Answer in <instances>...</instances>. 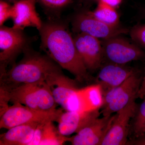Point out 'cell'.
I'll list each match as a JSON object with an SVG mask.
<instances>
[{
  "label": "cell",
  "mask_w": 145,
  "mask_h": 145,
  "mask_svg": "<svg viewBox=\"0 0 145 145\" xmlns=\"http://www.w3.org/2000/svg\"><path fill=\"white\" fill-rule=\"evenodd\" d=\"M73 38L78 54L89 72H94L101 68L104 54L99 39L83 33L75 34Z\"/></svg>",
  "instance_id": "cell-10"
},
{
  "label": "cell",
  "mask_w": 145,
  "mask_h": 145,
  "mask_svg": "<svg viewBox=\"0 0 145 145\" xmlns=\"http://www.w3.org/2000/svg\"><path fill=\"white\" fill-rule=\"evenodd\" d=\"M13 5L1 0L0 1V26L3 25L6 21L11 18Z\"/></svg>",
  "instance_id": "cell-23"
},
{
  "label": "cell",
  "mask_w": 145,
  "mask_h": 145,
  "mask_svg": "<svg viewBox=\"0 0 145 145\" xmlns=\"http://www.w3.org/2000/svg\"><path fill=\"white\" fill-rule=\"evenodd\" d=\"M137 99H145V68L143 75L142 80L140 86V89L137 95Z\"/></svg>",
  "instance_id": "cell-25"
},
{
  "label": "cell",
  "mask_w": 145,
  "mask_h": 145,
  "mask_svg": "<svg viewBox=\"0 0 145 145\" xmlns=\"http://www.w3.org/2000/svg\"><path fill=\"white\" fill-rule=\"evenodd\" d=\"M102 1L110 5L116 7L121 3L122 0H102Z\"/></svg>",
  "instance_id": "cell-27"
},
{
  "label": "cell",
  "mask_w": 145,
  "mask_h": 145,
  "mask_svg": "<svg viewBox=\"0 0 145 145\" xmlns=\"http://www.w3.org/2000/svg\"><path fill=\"white\" fill-rule=\"evenodd\" d=\"M40 123H33L13 127L1 135V145H29L36 127Z\"/></svg>",
  "instance_id": "cell-17"
},
{
  "label": "cell",
  "mask_w": 145,
  "mask_h": 145,
  "mask_svg": "<svg viewBox=\"0 0 145 145\" xmlns=\"http://www.w3.org/2000/svg\"><path fill=\"white\" fill-rule=\"evenodd\" d=\"M96 8L91 13L95 18L112 26H120L119 16L116 7L102 0H99Z\"/></svg>",
  "instance_id": "cell-18"
},
{
  "label": "cell",
  "mask_w": 145,
  "mask_h": 145,
  "mask_svg": "<svg viewBox=\"0 0 145 145\" xmlns=\"http://www.w3.org/2000/svg\"><path fill=\"white\" fill-rule=\"evenodd\" d=\"M142 78L143 76L137 71L121 85L105 94L100 109L103 116L114 114L126 106L133 99H137Z\"/></svg>",
  "instance_id": "cell-6"
},
{
  "label": "cell",
  "mask_w": 145,
  "mask_h": 145,
  "mask_svg": "<svg viewBox=\"0 0 145 145\" xmlns=\"http://www.w3.org/2000/svg\"><path fill=\"white\" fill-rule=\"evenodd\" d=\"M77 82L66 76L61 69L53 72L46 82L49 86L54 101L64 109L69 97L79 88Z\"/></svg>",
  "instance_id": "cell-16"
},
{
  "label": "cell",
  "mask_w": 145,
  "mask_h": 145,
  "mask_svg": "<svg viewBox=\"0 0 145 145\" xmlns=\"http://www.w3.org/2000/svg\"><path fill=\"white\" fill-rule=\"evenodd\" d=\"M40 48L57 64L75 77L78 82L91 80L89 73L78 54L73 36L67 24L61 18L43 22L39 30Z\"/></svg>",
  "instance_id": "cell-1"
},
{
  "label": "cell",
  "mask_w": 145,
  "mask_h": 145,
  "mask_svg": "<svg viewBox=\"0 0 145 145\" xmlns=\"http://www.w3.org/2000/svg\"><path fill=\"white\" fill-rule=\"evenodd\" d=\"M72 30L75 34L83 33L105 40L129 32L121 26H112L98 20L91 11L85 9L77 12L71 19Z\"/></svg>",
  "instance_id": "cell-7"
},
{
  "label": "cell",
  "mask_w": 145,
  "mask_h": 145,
  "mask_svg": "<svg viewBox=\"0 0 145 145\" xmlns=\"http://www.w3.org/2000/svg\"><path fill=\"white\" fill-rule=\"evenodd\" d=\"M45 123H41L38 125L34 132V136L29 145H40L41 138L42 130Z\"/></svg>",
  "instance_id": "cell-24"
},
{
  "label": "cell",
  "mask_w": 145,
  "mask_h": 145,
  "mask_svg": "<svg viewBox=\"0 0 145 145\" xmlns=\"http://www.w3.org/2000/svg\"><path fill=\"white\" fill-rule=\"evenodd\" d=\"M43 8L48 20L61 18L62 13L73 2V0H36Z\"/></svg>",
  "instance_id": "cell-19"
},
{
  "label": "cell",
  "mask_w": 145,
  "mask_h": 145,
  "mask_svg": "<svg viewBox=\"0 0 145 145\" xmlns=\"http://www.w3.org/2000/svg\"></svg>",
  "instance_id": "cell-31"
},
{
  "label": "cell",
  "mask_w": 145,
  "mask_h": 145,
  "mask_svg": "<svg viewBox=\"0 0 145 145\" xmlns=\"http://www.w3.org/2000/svg\"><path fill=\"white\" fill-rule=\"evenodd\" d=\"M1 108L10 102L18 103L30 108L45 112L57 110V105L49 86L46 82L22 85L9 90L0 89Z\"/></svg>",
  "instance_id": "cell-3"
},
{
  "label": "cell",
  "mask_w": 145,
  "mask_h": 145,
  "mask_svg": "<svg viewBox=\"0 0 145 145\" xmlns=\"http://www.w3.org/2000/svg\"><path fill=\"white\" fill-rule=\"evenodd\" d=\"M96 82L101 86L103 96L121 85L137 70L126 65L109 63L101 66Z\"/></svg>",
  "instance_id": "cell-13"
},
{
  "label": "cell",
  "mask_w": 145,
  "mask_h": 145,
  "mask_svg": "<svg viewBox=\"0 0 145 145\" xmlns=\"http://www.w3.org/2000/svg\"><path fill=\"white\" fill-rule=\"evenodd\" d=\"M114 117V114L98 117L76 135L70 137L69 142L72 145H100L103 140Z\"/></svg>",
  "instance_id": "cell-12"
},
{
  "label": "cell",
  "mask_w": 145,
  "mask_h": 145,
  "mask_svg": "<svg viewBox=\"0 0 145 145\" xmlns=\"http://www.w3.org/2000/svg\"><path fill=\"white\" fill-rule=\"evenodd\" d=\"M2 1L7 2L11 4H13L20 1V0H2Z\"/></svg>",
  "instance_id": "cell-30"
},
{
  "label": "cell",
  "mask_w": 145,
  "mask_h": 145,
  "mask_svg": "<svg viewBox=\"0 0 145 145\" xmlns=\"http://www.w3.org/2000/svg\"><path fill=\"white\" fill-rule=\"evenodd\" d=\"M101 114L100 109L86 112L66 111L59 119L58 130L66 136L77 133Z\"/></svg>",
  "instance_id": "cell-15"
},
{
  "label": "cell",
  "mask_w": 145,
  "mask_h": 145,
  "mask_svg": "<svg viewBox=\"0 0 145 145\" xmlns=\"http://www.w3.org/2000/svg\"><path fill=\"white\" fill-rule=\"evenodd\" d=\"M133 99L126 106L114 114L113 121L101 145H126L129 135L131 123L137 105Z\"/></svg>",
  "instance_id": "cell-9"
},
{
  "label": "cell",
  "mask_w": 145,
  "mask_h": 145,
  "mask_svg": "<svg viewBox=\"0 0 145 145\" xmlns=\"http://www.w3.org/2000/svg\"><path fill=\"white\" fill-rule=\"evenodd\" d=\"M23 54L20 61L14 63L0 77L1 89L9 90L22 85L46 82L53 72L62 69L49 56L36 52L31 47Z\"/></svg>",
  "instance_id": "cell-2"
},
{
  "label": "cell",
  "mask_w": 145,
  "mask_h": 145,
  "mask_svg": "<svg viewBox=\"0 0 145 145\" xmlns=\"http://www.w3.org/2000/svg\"><path fill=\"white\" fill-rule=\"evenodd\" d=\"M53 122L48 121L44 124L40 145H61L69 142L70 137L62 135Z\"/></svg>",
  "instance_id": "cell-20"
},
{
  "label": "cell",
  "mask_w": 145,
  "mask_h": 145,
  "mask_svg": "<svg viewBox=\"0 0 145 145\" xmlns=\"http://www.w3.org/2000/svg\"><path fill=\"white\" fill-rule=\"evenodd\" d=\"M0 77L7 71L9 65L15 63L21 53L31 47L36 40L28 36L23 29L5 25L0 26Z\"/></svg>",
  "instance_id": "cell-4"
},
{
  "label": "cell",
  "mask_w": 145,
  "mask_h": 145,
  "mask_svg": "<svg viewBox=\"0 0 145 145\" xmlns=\"http://www.w3.org/2000/svg\"><path fill=\"white\" fill-rule=\"evenodd\" d=\"M126 145H145V134L138 138L128 141Z\"/></svg>",
  "instance_id": "cell-26"
},
{
  "label": "cell",
  "mask_w": 145,
  "mask_h": 145,
  "mask_svg": "<svg viewBox=\"0 0 145 145\" xmlns=\"http://www.w3.org/2000/svg\"><path fill=\"white\" fill-rule=\"evenodd\" d=\"M37 3L36 0H20L13 4V27L23 30L27 27L40 29L43 22L36 11Z\"/></svg>",
  "instance_id": "cell-14"
},
{
  "label": "cell",
  "mask_w": 145,
  "mask_h": 145,
  "mask_svg": "<svg viewBox=\"0 0 145 145\" xmlns=\"http://www.w3.org/2000/svg\"><path fill=\"white\" fill-rule=\"evenodd\" d=\"M103 96L98 84L91 85L75 90L68 100L65 111L86 112L100 110Z\"/></svg>",
  "instance_id": "cell-11"
},
{
  "label": "cell",
  "mask_w": 145,
  "mask_h": 145,
  "mask_svg": "<svg viewBox=\"0 0 145 145\" xmlns=\"http://www.w3.org/2000/svg\"><path fill=\"white\" fill-rule=\"evenodd\" d=\"M129 33L133 42L145 50V24L135 25Z\"/></svg>",
  "instance_id": "cell-22"
},
{
  "label": "cell",
  "mask_w": 145,
  "mask_h": 145,
  "mask_svg": "<svg viewBox=\"0 0 145 145\" xmlns=\"http://www.w3.org/2000/svg\"><path fill=\"white\" fill-rule=\"evenodd\" d=\"M63 112L61 109L52 112L42 111L16 103L1 113L0 128L8 129L20 125L33 123L58 122Z\"/></svg>",
  "instance_id": "cell-5"
},
{
  "label": "cell",
  "mask_w": 145,
  "mask_h": 145,
  "mask_svg": "<svg viewBox=\"0 0 145 145\" xmlns=\"http://www.w3.org/2000/svg\"><path fill=\"white\" fill-rule=\"evenodd\" d=\"M104 58L110 63L126 65L133 61H145V51L133 42L114 36L102 42Z\"/></svg>",
  "instance_id": "cell-8"
},
{
  "label": "cell",
  "mask_w": 145,
  "mask_h": 145,
  "mask_svg": "<svg viewBox=\"0 0 145 145\" xmlns=\"http://www.w3.org/2000/svg\"><path fill=\"white\" fill-rule=\"evenodd\" d=\"M99 0H80V1L86 7L89 6L93 5V3L98 2Z\"/></svg>",
  "instance_id": "cell-28"
},
{
  "label": "cell",
  "mask_w": 145,
  "mask_h": 145,
  "mask_svg": "<svg viewBox=\"0 0 145 145\" xmlns=\"http://www.w3.org/2000/svg\"><path fill=\"white\" fill-rule=\"evenodd\" d=\"M137 105L135 115L131 123L129 136L130 140L136 139L145 134V99Z\"/></svg>",
  "instance_id": "cell-21"
},
{
  "label": "cell",
  "mask_w": 145,
  "mask_h": 145,
  "mask_svg": "<svg viewBox=\"0 0 145 145\" xmlns=\"http://www.w3.org/2000/svg\"><path fill=\"white\" fill-rule=\"evenodd\" d=\"M140 17L142 19L145 20V7L140 10Z\"/></svg>",
  "instance_id": "cell-29"
}]
</instances>
